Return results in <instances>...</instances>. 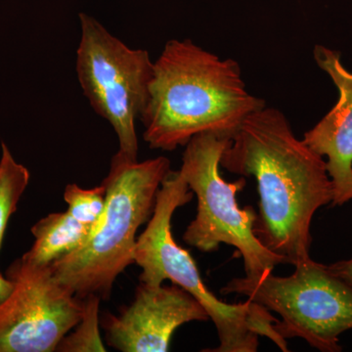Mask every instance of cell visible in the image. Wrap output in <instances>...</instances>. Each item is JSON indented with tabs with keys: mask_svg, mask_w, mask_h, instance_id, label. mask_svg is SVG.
<instances>
[{
	"mask_svg": "<svg viewBox=\"0 0 352 352\" xmlns=\"http://www.w3.org/2000/svg\"><path fill=\"white\" fill-rule=\"evenodd\" d=\"M64 200L68 204L69 212L74 219L85 226H98L105 210L106 189L103 184L91 189H83L76 184L67 185Z\"/></svg>",
	"mask_w": 352,
	"mask_h": 352,
	"instance_id": "cell-14",
	"label": "cell"
},
{
	"mask_svg": "<svg viewBox=\"0 0 352 352\" xmlns=\"http://www.w3.org/2000/svg\"><path fill=\"white\" fill-rule=\"evenodd\" d=\"M168 157L139 162L118 151L102 184L105 210L82 247L50 267L58 281L76 298H110L120 273L133 263L136 233L151 219L157 194L170 171Z\"/></svg>",
	"mask_w": 352,
	"mask_h": 352,
	"instance_id": "cell-3",
	"label": "cell"
},
{
	"mask_svg": "<svg viewBox=\"0 0 352 352\" xmlns=\"http://www.w3.org/2000/svg\"><path fill=\"white\" fill-rule=\"evenodd\" d=\"M101 298L89 295L83 298V314L75 328L58 344L56 351L105 352L100 333L99 307Z\"/></svg>",
	"mask_w": 352,
	"mask_h": 352,
	"instance_id": "cell-13",
	"label": "cell"
},
{
	"mask_svg": "<svg viewBox=\"0 0 352 352\" xmlns=\"http://www.w3.org/2000/svg\"><path fill=\"white\" fill-rule=\"evenodd\" d=\"M80 23L78 83L94 112L113 127L119 152L138 160L136 120L147 105L154 62L147 50L129 47L91 16L80 13Z\"/></svg>",
	"mask_w": 352,
	"mask_h": 352,
	"instance_id": "cell-7",
	"label": "cell"
},
{
	"mask_svg": "<svg viewBox=\"0 0 352 352\" xmlns=\"http://www.w3.org/2000/svg\"><path fill=\"white\" fill-rule=\"evenodd\" d=\"M15 284L0 307V352H52L83 314V300L60 283L50 265L22 258L6 272Z\"/></svg>",
	"mask_w": 352,
	"mask_h": 352,
	"instance_id": "cell-8",
	"label": "cell"
},
{
	"mask_svg": "<svg viewBox=\"0 0 352 352\" xmlns=\"http://www.w3.org/2000/svg\"><path fill=\"white\" fill-rule=\"evenodd\" d=\"M230 141L226 136L203 133L185 145L179 171L195 194L198 208L183 240L205 252H214L221 244L236 248L244 259L245 277L254 278L288 261L256 237L254 208L238 205L237 194L245 186V178L227 182L220 175V159Z\"/></svg>",
	"mask_w": 352,
	"mask_h": 352,
	"instance_id": "cell-5",
	"label": "cell"
},
{
	"mask_svg": "<svg viewBox=\"0 0 352 352\" xmlns=\"http://www.w3.org/2000/svg\"><path fill=\"white\" fill-rule=\"evenodd\" d=\"M294 266L287 277L265 271L254 278H234L221 293L245 296L276 312L282 321L275 330L286 340L300 338L319 351H342L340 336L352 329V287L311 258Z\"/></svg>",
	"mask_w": 352,
	"mask_h": 352,
	"instance_id": "cell-6",
	"label": "cell"
},
{
	"mask_svg": "<svg viewBox=\"0 0 352 352\" xmlns=\"http://www.w3.org/2000/svg\"><path fill=\"white\" fill-rule=\"evenodd\" d=\"M92 231L68 212L46 215L32 227L36 240L21 258L36 265H51L82 247Z\"/></svg>",
	"mask_w": 352,
	"mask_h": 352,
	"instance_id": "cell-11",
	"label": "cell"
},
{
	"mask_svg": "<svg viewBox=\"0 0 352 352\" xmlns=\"http://www.w3.org/2000/svg\"><path fill=\"white\" fill-rule=\"evenodd\" d=\"M245 89L239 64L220 59L190 39H171L154 62L149 98L140 120L152 149L175 151L194 136L231 138L265 107Z\"/></svg>",
	"mask_w": 352,
	"mask_h": 352,
	"instance_id": "cell-2",
	"label": "cell"
},
{
	"mask_svg": "<svg viewBox=\"0 0 352 352\" xmlns=\"http://www.w3.org/2000/svg\"><path fill=\"white\" fill-rule=\"evenodd\" d=\"M193 198V192L179 170H170L157 194L151 219L138 238L133 251V263L142 270L140 283L160 286L166 280L191 294L207 310L219 335V346L212 352L258 351L259 336L267 337L282 351H289L274 325L278 319L270 310L249 300L227 303L220 300L207 288L187 250L175 242L171 219L178 208Z\"/></svg>",
	"mask_w": 352,
	"mask_h": 352,
	"instance_id": "cell-4",
	"label": "cell"
},
{
	"mask_svg": "<svg viewBox=\"0 0 352 352\" xmlns=\"http://www.w3.org/2000/svg\"><path fill=\"white\" fill-rule=\"evenodd\" d=\"M31 179L30 170L16 161L6 143L1 144L0 157V250L11 215Z\"/></svg>",
	"mask_w": 352,
	"mask_h": 352,
	"instance_id": "cell-12",
	"label": "cell"
},
{
	"mask_svg": "<svg viewBox=\"0 0 352 352\" xmlns=\"http://www.w3.org/2000/svg\"><path fill=\"white\" fill-rule=\"evenodd\" d=\"M314 57L337 87L339 99L305 132L302 141L319 156L327 157L326 168L333 186L331 205L340 207L352 200V72L342 63L339 51L316 45Z\"/></svg>",
	"mask_w": 352,
	"mask_h": 352,
	"instance_id": "cell-10",
	"label": "cell"
},
{
	"mask_svg": "<svg viewBox=\"0 0 352 352\" xmlns=\"http://www.w3.org/2000/svg\"><path fill=\"white\" fill-rule=\"evenodd\" d=\"M207 310L182 287L140 283L135 298L119 315L103 320L106 342L122 352H166L176 329L207 321Z\"/></svg>",
	"mask_w": 352,
	"mask_h": 352,
	"instance_id": "cell-9",
	"label": "cell"
},
{
	"mask_svg": "<svg viewBox=\"0 0 352 352\" xmlns=\"http://www.w3.org/2000/svg\"><path fill=\"white\" fill-rule=\"evenodd\" d=\"M220 166L256 178L259 214L254 233L292 265L309 258L315 212L333 201L326 161L296 138L283 113L264 107L231 138Z\"/></svg>",
	"mask_w": 352,
	"mask_h": 352,
	"instance_id": "cell-1",
	"label": "cell"
},
{
	"mask_svg": "<svg viewBox=\"0 0 352 352\" xmlns=\"http://www.w3.org/2000/svg\"><path fill=\"white\" fill-rule=\"evenodd\" d=\"M328 266L333 274L342 278L352 287V258L337 261V263L329 264Z\"/></svg>",
	"mask_w": 352,
	"mask_h": 352,
	"instance_id": "cell-15",
	"label": "cell"
},
{
	"mask_svg": "<svg viewBox=\"0 0 352 352\" xmlns=\"http://www.w3.org/2000/svg\"><path fill=\"white\" fill-rule=\"evenodd\" d=\"M15 284L10 278L4 277L0 273V307L6 302L7 298L13 293Z\"/></svg>",
	"mask_w": 352,
	"mask_h": 352,
	"instance_id": "cell-16",
	"label": "cell"
}]
</instances>
